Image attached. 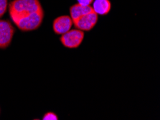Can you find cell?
<instances>
[{"label":"cell","mask_w":160,"mask_h":120,"mask_svg":"<svg viewBox=\"0 0 160 120\" xmlns=\"http://www.w3.org/2000/svg\"><path fill=\"white\" fill-rule=\"evenodd\" d=\"M78 4L83 6H89L93 3L94 0H77Z\"/></svg>","instance_id":"cell-10"},{"label":"cell","mask_w":160,"mask_h":120,"mask_svg":"<svg viewBox=\"0 0 160 120\" xmlns=\"http://www.w3.org/2000/svg\"><path fill=\"white\" fill-rule=\"evenodd\" d=\"M72 20L70 16L62 15L54 19L52 28L56 35H62L71 30L72 26Z\"/></svg>","instance_id":"cell-5"},{"label":"cell","mask_w":160,"mask_h":120,"mask_svg":"<svg viewBox=\"0 0 160 120\" xmlns=\"http://www.w3.org/2000/svg\"><path fill=\"white\" fill-rule=\"evenodd\" d=\"M43 120H58V117L55 114L54 112H47L42 117Z\"/></svg>","instance_id":"cell-9"},{"label":"cell","mask_w":160,"mask_h":120,"mask_svg":"<svg viewBox=\"0 0 160 120\" xmlns=\"http://www.w3.org/2000/svg\"><path fill=\"white\" fill-rule=\"evenodd\" d=\"M8 7V0H0V18L6 13Z\"/></svg>","instance_id":"cell-8"},{"label":"cell","mask_w":160,"mask_h":120,"mask_svg":"<svg viewBox=\"0 0 160 120\" xmlns=\"http://www.w3.org/2000/svg\"><path fill=\"white\" fill-rule=\"evenodd\" d=\"M111 3L110 0H94L93 9L97 14L106 15L111 11Z\"/></svg>","instance_id":"cell-7"},{"label":"cell","mask_w":160,"mask_h":120,"mask_svg":"<svg viewBox=\"0 0 160 120\" xmlns=\"http://www.w3.org/2000/svg\"><path fill=\"white\" fill-rule=\"evenodd\" d=\"M15 29L11 22L0 19V49H5L12 40Z\"/></svg>","instance_id":"cell-3"},{"label":"cell","mask_w":160,"mask_h":120,"mask_svg":"<svg viewBox=\"0 0 160 120\" xmlns=\"http://www.w3.org/2000/svg\"><path fill=\"white\" fill-rule=\"evenodd\" d=\"M9 14L13 23L23 32L38 29L45 15L40 0H13L9 4Z\"/></svg>","instance_id":"cell-1"},{"label":"cell","mask_w":160,"mask_h":120,"mask_svg":"<svg viewBox=\"0 0 160 120\" xmlns=\"http://www.w3.org/2000/svg\"><path fill=\"white\" fill-rule=\"evenodd\" d=\"M98 22V14L92 11L88 14L80 17L76 20L72 21L75 27L82 31H90L93 29Z\"/></svg>","instance_id":"cell-4"},{"label":"cell","mask_w":160,"mask_h":120,"mask_svg":"<svg viewBox=\"0 0 160 120\" xmlns=\"http://www.w3.org/2000/svg\"><path fill=\"white\" fill-rule=\"evenodd\" d=\"M70 14L72 21L76 20L80 17L84 15V14H88L89 12L93 11V7L91 6H83L80 4H76L70 7Z\"/></svg>","instance_id":"cell-6"},{"label":"cell","mask_w":160,"mask_h":120,"mask_svg":"<svg viewBox=\"0 0 160 120\" xmlns=\"http://www.w3.org/2000/svg\"><path fill=\"white\" fill-rule=\"evenodd\" d=\"M84 35V31L78 29L70 30L60 37V42L67 48H77L83 42Z\"/></svg>","instance_id":"cell-2"}]
</instances>
